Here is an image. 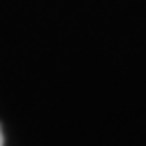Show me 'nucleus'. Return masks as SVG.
Listing matches in <instances>:
<instances>
[{
  "label": "nucleus",
  "instance_id": "1",
  "mask_svg": "<svg viewBox=\"0 0 146 146\" xmlns=\"http://www.w3.org/2000/svg\"><path fill=\"white\" fill-rule=\"evenodd\" d=\"M0 146H4V136H2V128H0Z\"/></svg>",
  "mask_w": 146,
  "mask_h": 146
}]
</instances>
